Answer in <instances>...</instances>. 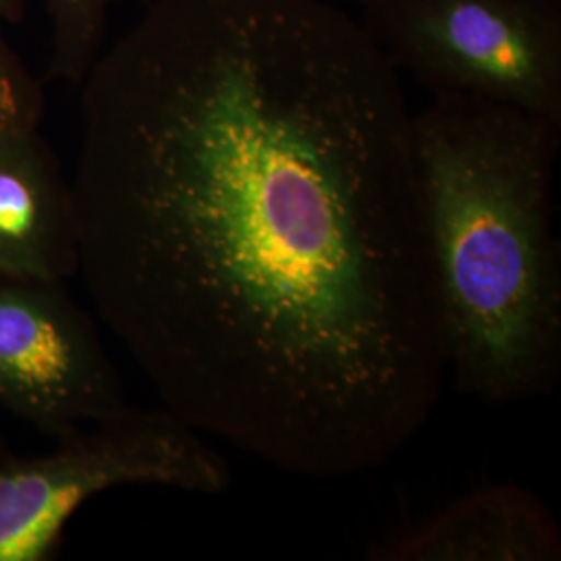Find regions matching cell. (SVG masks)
I'll list each match as a JSON object with an SVG mask.
<instances>
[{
    "instance_id": "6da1fadb",
    "label": "cell",
    "mask_w": 561,
    "mask_h": 561,
    "mask_svg": "<svg viewBox=\"0 0 561 561\" xmlns=\"http://www.w3.org/2000/svg\"><path fill=\"white\" fill-rule=\"evenodd\" d=\"M78 275L202 435L379 470L447 379L400 69L331 0H148L81 80Z\"/></svg>"
},
{
    "instance_id": "7a4b0ae2",
    "label": "cell",
    "mask_w": 561,
    "mask_h": 561,
    "mask_svg": "<svg viewBox=\"0 0 561 561\" xmlns=\"http://www.w3.org/2000/svg\"><path fill=\"white\" fill-rule=\"evenodd\" d=\"M560 121L477 96L433 94L412 113L447 375L489 405L560 381Z\"/></svg>"
},
{
    "instance_id": "277c9868",
    "label": "cell",
    "mask_w": 561,
    "mask_h": 561,
    "mask_svg": "<svg viewBox=\"0 0 561 561\" xmlns=\"http://www.w3.org/2000/svg\"><path fill=\"white\" fill-rule=\"evenodd\" d=\"M362 25L433 94L561 123V0H358Z\"/></svg>"
},
{
    "instance_id": "30bf717a",
    "label": "cell",
    "mask_w": 561,
    "mask_h": 561,
    "mask_svg": "<svg viewBox=\"0 0 561 561\" xmlns=\"http://www.w3.org/2000/svg\"><path fill=\"white\" fill-rule=\"evenodd\" d=\"M25 0H0V21H15L21 15Z\"/></svg>"
},
{
    "instance_id": "ba28073f",
    "label": "cell",
    "mask_w": 561,
    "mask_h": 561,
    "mask_svg": "<svg viewBox=\"0 0 561 561\" xmlns=\"http://www.w3.org/2000/svg\"><path fill=\"white\" fill-rule=\"evenodd\" d=\"M123 0H46L53 76L80 85L104 48L108 15Z\"/></svg>"
},
{
    "instance_id": "5b68a950",
    "label": "cell",
    "mask_w": 561,
    "mask_h": 561,
    "mask_svg": "<svg viewBox=\"0 0 561 561\" xmlns=\"http://www.w3.org/2000/svg\"><path fill=\"white\" fill-rule=\"evenodd\" d=\"M127 405L99 329L65 280L0 277V410L59 439Z\"/></svg>"
},
{
    "instance_id": "52a82bcc",
    "label": "cell",
    "mask_w": 561,
    "mask_h": 561,
    "mask_svg": "<svg viewBox=\"0 0 561 561\" xmlns=\"http://www.w3.org/2000/svg\"><path fill=\"white\" fill-rule=\"evenodd\" d=\"M78 275L71 187L38 127L0 131V277L65 280Z\"/></svg>"
},
{
    "instance_id": "8992f818",
    "label": "cell",
    "mask_w": 561,
    "mask_h": 561,
    "mask_svg": "<svg viewBox=\"0 0 561 561\" xmlns=\"http://www.w3.org/2000/svg\"><path fill=\"white\" fill-rule=\"evenodd\" d=\"M375 561H553L561 530L553 512L528 489L500 482L449 503L437 516L379 542Z\"/></svg>"
},
{
    "instance_id": "3957f363",
    "label": "cell",
    "mask_w": 561,
    "mask_h": 561,
    "mask_svg": "<svg viewBox=\"0 0 561 561\" xmlns=\"http://www.w3.org/2000/svg\"><path fill=\"white\" fill-rule=\"evenodd\" d=\"M171 410L123 408L23 458L0 443V561H48L83 503L119 486L221 495L231 468Z\"/></svg>"
},
{
    "instance_id": "9c48e42d",
    "label": "cell",
    "mask_w": 561,
    "mask_h": 561,
    "mask_svg": "<svg viewBox=\"0 0 561 561\" xmlns=\"http://www.w3.org/2000/svg\"><path fill=\"white\" fill-rule=\"evenodd\" d=\"M41 92L20 60L0 41V131L38 127Z\"/></svg>"
}]
</instances>
